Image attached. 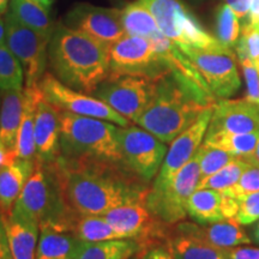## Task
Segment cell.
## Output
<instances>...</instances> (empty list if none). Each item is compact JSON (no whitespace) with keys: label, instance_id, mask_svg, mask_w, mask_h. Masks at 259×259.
Listing matches in <instances>:
<instances>
[{"label":"cell","instance_id":"cell-25","mask_svg":"<svg viewBox=\"0 0 259 259\" xmlns=\"http://www.w3.org/2000/svg\"><path fill=\"white\" fill-rule=\"evenodd\" d=\"M186 211L187 215L199 225H209L226 220L222 193L211 189L194 191L187 202Z\"/></svg>","mask_w":259,"mask_h":259},{"label":"cell","instance_id":"cell-32","mask_svg":"<svg viewBox=\"0 0 259 259\" xmlns=\"http://www.w3.org/2000/svg\"><path fill=\"white\" fill-rule=\"evenodd\" d=\"M215 34L222 46L235 48L241 35V24L238 15L231 6L220 5L215 12Z\"/></svg>","mask_w":259,"mask_h":259},{"label":"cell","instance_id":"cell-19","mask_svg":"<svg viewBox=\"0 0 259 259\" xmlns=\"http://www.w3.org/2000/svg\"><path fill=\"white\" fill-rule=\"evenodd\" d=\"M176 232L198 238L223 250L252 242L251 236L247 235V233L241 228L240 223L234 219L200 226L197 223L183 222L177 226Z\"/></svg>","mask_w":259,"mask_h":259},{"label":"cell","instance_id":"cell-38","mask_svg":"<svg viewBox=\"0 0 259 259\" xmlns=\"http://www.w3.org/2000/svg\"><path fill=\"white\" fill-rule=\"evenodd\" d=\"M235 220L241 226H250L259 220V191L238 197Z\"/></svg>","mask_w":259,"mask_h":259},{"label":"cell","instance_id":"cell-48","mask_svg":"<svg viewBox=\"0 0 259 259\" xmlns=\"http://www.w3.org/2000/svg\"><path fill=\"white\" fill-rule=\"evenodd\" d=\"M9 0H0V16L5 14L6 10H8Z\"/></svg>","mask_w":259,"mask_h":259},{"label":"cell","instance_id":"cell-8","mask_svg":"<svg viewBox=\"0 0 259 259\" xmlns=\"http://www.w3.org/2000/svg\"><path fill=\"white\" fill-rule=\"evenodd\" d=\"M119 147L124 166L144 183L157 177L168 149L156 136L137 126L119 127Z\"/></svg>","mask_w":259,"mask_h":259},{"label":"cell","instance_id":"cell-26","mask_svg":"<svg viewBox=\"0 0 259 259\" xmlns=\"http://www.w3.org/2000/svg\"><path fill=\"white\" fill-rule=\"evenodd\" d=\"M167 248L174 259H229L223 248L179 232L168 238Z\"/></svg>","mask_w":259,"mask_h":259},{"label":"cell","instance_id":"cell-22","mask_svg":"<svg viewBox=\"0 0 259 259\" xmlns=\"http://www.w3.org/2000/svg\"><path fill=\"white\" fill-rule=\"evenodd\" d=\"M23 114V89L2 92L0 103V144L15 155L19 125Z\"/></svg>","mask_w":259,"mask_h":259},{"label":"cell","instance_id":"cell-44","mask_svg":"<svg viewBox=\"0 0 259 259\" xmlns=\"http://www.w3.org/2000/svg\"><path fill=\"white\" fill-rule=\"evenodd\" d=\"M242 25H251L259 30V0H252L247 19Z\"/></svg>","mask_w":259,"mask_h":259},{"label":"cell","instance_id":"cell-51","mask_svg":"<svg viewBox=\"0 0 259 259\" xmlns=\"http://www.w3.org/2000/svg\"><path fill=\"white\" fill-rule=\"evenodd\" d=\"M130 259H141V258L137 257V254H136V255H134V257H131Z\"/></svg>","mask_w":259,"mask_h":259},{"label":"cell","instance_id":"cell-4","mask_svg":"<svg viewBox=\"0 0 259 259\" xmlns=\"http://www.w3.org/2000/svg\"><path fill=\"white\" fill-rule=\"evenodd\" d=\"M9 218L73 233L79 215L66 198L57 163L46 166L35 162L34 171Z\"/></svg>","mask_w":259,"mask_h":259},{"label":"cell","instance_id":"cell-5","mask_svg":"<svg viewBox=\"0 0 259 259\" xmlns=\"http://www.w3.org/2000/svg\"><path fill=\"white\" fill-rule=\"evenodd\" d=\"M119 127L102 119L60 111V157L69 161L122 163Z\"/></svg>","mask_w":259,"mask_h":259},{"label":"cell","instance_id":"cell-20","mask_svg":"<svg viewBox=\"0 0 259 259\" xmlns=\"http://www.w3.org/2000/svg\"><path fill=\"white\" fill-rule=\"evenodd\" d=\"M34 168L35 161L14 157L0 169V216L3 219L10 216Z\"/></svg>","mask_w":259,"mask_h":259},{"label":"cell","instance_id":"cell-47","mask_svg":"<svg viewBox=\"0 0 259 259\" xmlns=\"http://www.w3.org/2000/svg\"><path fill=\"white\" fill-rule=\"evenodd\" d=\"M5 34H6L5 22L3 21L2 17H0V45L5 42Z\"/></svg>","mask_w":259,"mask_h":259},{"label":"cell","instance_id":"cell-2","mask_svg":"<svg viewBox=\"0 0 259 259\" xmlns=\"http://www.w3.org/2000/svg\"><path fill=\"white\" fill-rule=\"evenodd\" d=\"M48 63L65 85L93 95L109 76V48L84 32L59 24L48 46Z\"/></svg>","mask_w":259,"mask_h":259},{"label":"cell","instance_id":"cell-17","mask_svg":"<svg viewBox=\"0 0 259 259\" xmlns=\"http://www.w3.org/2000/svg\"><path fill=\"white\" fill-rule=\"evenodd\" d=\"M206 132H259V106L247 100L221 99L215 102Z\"/></svg>","mask_w":259,"mask_h":259},{"label":"cell","instance_id":"cell-42","mask_svg":"<svg viewBox=\"0 0 259 259\" xmlns=\"http://www.w3.org/2000/svg\"><path fill=\"white\" fill-rule=\"evenodd\" d=\"M0 259H12L4 219L2 216H0Z\"/></svg>","mask_w":259,"mask_h":259},{"label":"cell","instance_id":"cell-41","mask_svg":"<svg viewBox=\"0 0 259 259\" xmlns=\"http://www.w3.org/2000/svg\"><path fill=\"white\" fill-rule=\"evenodd\" d=\"M223 2L234 10L239 19L242 21V24H244L247 19L248 12H250L252 0H223Z\"/></svg>","mask_w":259,"mask_h":259},{"label":"cell","instance_id":"cell-31","mask_svg":"<svg viewBox=\"0 0 259 259\" xmlns=\"http://www.w3.org/2000/svg\"><path fill=\"white\" fill-rule=\"evenodd\" d=\"M74 234L82 241L100 242L118 240L121 236L103 216H79L74 226Z\"/></svg>","mask_w":259,"mask_h":259},{"label":"cell","instance_id":"cell-46","mask_svg":"<svg viewBox=\"0 0 259 259\" xmlns=\"http://www.w3.org/2000/svg\"><path fill=\"white\" fill-rule=\"evenodd\" d=\"M251 239H252V241L255 242L257 245H259V220H258V222L255 223V226L253 227V228H252Z\"/></svg>","mask_w":259,"mask_h":259},{"label":"cell","instance_id":"cell-52","mask_svg":"<svg viewBox=\"0 0 259 259\" xmlns=\"http://www.w3.org/2000/svg\"><path fill=\"white\" fill-rule=\"evenodd\" d=\"M193 3H200V2H203V0H192Z\"/></svg>","mask_w":259,"mask_h":259},{"label":"cell","instance_id":"cell-37","mask_svg":"<svg viewBox=\"0 0 259 259\" xmlns=\"http://www.w3.org/2000/svg\"><path fill=\"white\" fill-rule=\"evenodd\" d=\"M247 161L246 168L242 171L240 179H239L236 185H234L231 189H227L222 191V193L228 194V196L238 197L244 196V194L258 192L259 191V163L252 160V158L247 157L245 158Z\"/></svg>","mask_w":259,"mask_h":259},{"label":"cell","instance_id":"cell-21","mask_svg":"<svg viewBox=\"0 0 259 259\" xmlns=\"http://www.w3.org/2000/svg\"><path fill=\"white\" fill-rule=\"evenodd\" d=\"M41 97L42 93L38 84L25 87L23 89V114L19 125L15 151L16 157L18 158L35 161V118Z\"/></svg>","mask_w":259,"mask_h":259},{"label":"cell","instance_id":"cell-12","mask_svg":"<svg viewBox=\"0 0 259 259\" xmlns=\"http://www.w3.org/2000/svg\"><path fill=\"white\" fill-rule=\"evenodd\" d=\"M38 87L44 99L51 105L57 107L59 111L102 119V120L114 122L115 125L121 127L131 125V121L116 113L101 100L94 95L92 96L65 85L54 74L45 73L38 82Z\"/></svg>","mask_w":259,"mask_h":259},{"label":"cell","instance_id":"cell-36","mask_svg":"<svg viewBox=\"0 0 259 259\" xmlns=\"http://www.w3.org/2000/svg\"><path fill=\"white\" fill-rule=\"evenodd\" d=\"M239 60L250 59L259 71V30L251 25H242L241 35L235 46Z\"/></svg>","mask_w":259,"mask_h":259},{"label":"cell","instance_id":"cell-50","mask_svg":"<svg viewBox=\"0 0 259 259\" xmlns=\"http://www.w3.org/2000/svg\"><path fill=\"white\" fill-rule=\"evenodd\" d=\"M37 2H38V3H41L42 5L46 6V8L50 9V8H51V5H52V3H53V0H37Z\"/></svg>","mask_w":259,"mask_h":259},{"label":"cell","instance_id":"cell-35","mask_svg":"<svg viewBox=\"0 0 259 259\" xmlns=\"http://www.w3.org/2000/svg\"><path fill=\"white\" fill-rule=\"evenodd\" d=\"M197 154H198L199 158L200 177H202V179L212 176L221 168L231 163L235 158H238V156L228 153V151L210 147V145L204 143L197 150Z\"/></svg>","mask_w":259,"mask_h":259},{"label":"cell","instance_id":"cell-10","mask_svg":"<svg viewBox=\"0 0 259 259\" xmlns=\"http://www.w3.org/2000/svg\"><path fill=\"white\" fill-rule=\"evenodd\" d=\"M5 28V42L22 64L25 87L37 85L46 73L52 36L19 23L10 12L6 16Z\"/></svg>","mask_w":259,"mask_h":259},{"label":"cell","instance_id":"cell-43","mask_svg":"<svg viewBox=\"0 0 259 259\" xmlns=\"http://www.w3.org/2000/svg\"><path fill=\"white\" fill-rule=\"evenodd\" d=\"M141 259H174L173 255L167 247H162V246H156V247L149 248L148 251L144 252Z\"/></svg>","mask_w":259,"mask_h":259},{"label":"cell","instance_id":"cell-7","mask_svg":"<svg viewBox=\"0 0 259 259\" xmlns=\"http://www.w3.org/2000/svg\"><path fill=\"white\" fill-rule=\"evenodd\" d=\"M200 179L199 158L196 153L167 185L158 189L151 187L148 191L145 205L155 218L167 225L183 221L187 216V202L197 190Z\"/></svg>","mask_w":259,"mask_h":259},{"label":"cell","instance_id":"cell-23","mask_svg":"<svg viewBox=\"0 0 259 259\" xmlns=\"http://www.w3.org/2000/svg\"><path fill=\"white\" fill-rule=\"evenodd\" d=\"M83 242L72 232H61L41 226L35 259H71Z\"/></svg>","mask_w":259,"mask_h":259},{"label":"cell","instance_id":"cell-9","mask_svg":"<svg viewBox=\"0 0 259 259\" xmlns=\"http://www.w3.org/2000/svg\"><path fill=\"white\" fill-rule=\"evenodd\" d=\"M155 80L147 76H108L93 95L131 122L143 114L155 89Z\"/></svg>","mask_w":259,"mask_h":259},{"label":"cell","instance_id":"cell-33","mask_svg":"<svg viewBox=\"0 0 259 259\" xmlns=\"http://www.w3.org/2000/svg\"><path fill=\"white\" fill-rule=\"evenodd\" d=\"M23 82L24 71L22 64L4 42L0 45V92L22 90Z\"/></svg>","mask_w":259,"mask_h":259},{"label":"cell","instance_id":"cell-11","mask_svg":"<svg viewBox=\"0 0 259 259\" xmlns=\"http://www.w3.org/2000/svg\"><path fill=\"white\" fill-rule=\"evenodd\" d=\"M180 50L197 67L216 99H228L240 89L236 57L231 48L180 47Z\"/></svg>","mask_w":259,"mask_h":259},{"label":"cell","instance_id":"cell-3","mask_svg":"<svg viewBox=\"0 0 259 259\" xmlns=\"http://www.w3.org/2000/svg\"><path fill=\"white\" fill-rule=\"evenodd\" d=\"M215 102L168 70L155 80L153 97L136 124L170 143Z\"/></svg>","mask_w":259,"mask_h":259},{"label":"cell","instance_id":"cell-40","mask_svg":"<svg viewBox=\"0 0 259 259\" xmlns=\"http://www.w3.org/2000/svg\"><path fill=\"white\" fill-rule=\"evenodd\" d=\"M229 259H259V248L257 247H232L226 248Z\"/></svg>","mask_w":259,"mask_h":259},{"label":"cell","instance_id":"cell-34","mask_svg":"<svg viewBox=\"0 0 259 259\" xmlns=\"http://www.w3.org/2000/svg\"><path fill=\"white\" fill-rule=\"evenodd\" d=\"M246 164H247V161L245 158H235L234 161L221 168L212 176L200 179L197 190L211 189L222 192L227 189H231V187L236 185V183L240 179L242 171L246 168Z\"/></svg>","mask_w":259,"mask_h":259},{"label":"cell","instance_id":"cell-45","mask_svg":"<svg viewBox=\"0 0 259 259\" xmlns=\"http://www.w3.org/2000/svg\"><path fill=\"white\" fill-rule=\"evenodd\" d=\"M14 157H16L15 155L10 154L5 148L0 144V169L4 166H6L10 162V160H12Z\"/></svg>","mask_w":259,"mask_h":259},{"label":"cell","instance_id":"cell-28","mask_svg":"<svg viewBox=\"0 0 259 259\" xmlns=\"http://www.w3.org/2000/svg\"><path fill=\"white\" fill-rule=\"evenodd\" d=\"M10 14L19 23L52 36L56 24L50 15V9L38 3L37 0H11Z\"/></svg>","mask_w":259,"mask_h":259},{"label":"cell","instance_id":"cell-1","mask_svg":"<svg viewBox=\"0 0 259 259\" xmlns=\"http://www.w3.org/2000/svg\"><path fill=\"white\" fill-rule=\"evenodd\" d=\"M103 163L63 157L57 162L66 198L79 216H103L124 204L145 200L147 187L116 176L109 169L113 163L101 167Z\"/></svg>","mask_w":259,"mask_h":259},{"label":"cell","instance_id":"cell-14","mask_svg":"<svg viewBox=\"0 0 259 259\" xmlns=\"http://www.w3.org/2000/svg\"><path fill=\"white\" fill-rule=\"evenodd\" d=\"M65 25L84 32L107 48H111L126 35L119 9L79 4L66 15Z\"/></svg>","mask_w":259,"mask_h":259},{"label":"cell","instance_id":"cell-13","mask_svg":"<svg viewBox=\"0 0 259 259\" xmlns=\"http://www.w3.org/2000/svg\"><path fill=\"white\" fill-rule=\"evenodd\" d=\"M169 70L148 37L125 35L109 48V76H147L157 78Z\"/></svg>","mask_w":259,"mask_h":259},{"label":"cell","instance_id":"cell-39","mask_svg":"<svg viewBox=\"0 0 259 259\" xmlns=\"http://www.w3.org/2000/svg\"><path fill=\"white\" fill-rule=\"evenodd\" d=\"M246 82V100L259 106V71L250 59L239 60Z\"/></svg>","mask_w":259,"mask_h":259},{"label":"cell","instance_id":"cell-15","mask_svg":"<svg viewBox=\"0 0 259 259\" xmlns=\"http://www.w3.org/2000/svg\"><path fill=\"white\" fill-rule=\"evenodd\" d=\"M103 218L121 239H132L142 246L163 239L167 234V223L149 211L145 200L124 204L105 213Z\"/></svg>","mask_w":259,"mask_h":259},{"label":"cell","instance_id":"cell-24","mask_svg":"<svg viewBox=\"0 0 259 259\" xmlns=\"http://www.w3.org/2000/svg\"><path fill=\"white\" fill-rule=\"evenodd\" d=\"M12 259H35L40 227L34 223L8 218L4 219Z\"/></svg>","mask_w":259,"mask_h":259},{"label":"cell","instance_id":"cell-6","mask_svg":"<svg viewBox=\"0 0 259 259\" xmlns=\"http://www.w3.org/2000/svg\"><path fill=\"white\" fill-rule=\"evenodd\" d=\"M156 19L164 36L179 47L210 50L222 46L211 36L181 0H139Z\"/></svg>","mask_w":259,"mask_h":259},{"label":"cell","instance_id":"cell-27","mask_svg":"<svg viewBox=\"0 0 259 259\" xmlns=\"http://www.w3.org/2000/svg\"><path fill=\"white\" fill-rule=\"evenodd\" d=\"M143 250V246L132 239H118L100 242H83L71 259H130Z\"/></svg>","mask_w":259,"mask_h":259},{"label":"cell","instance_id":"cell-30","mask_svg":"<svg viewBox=\"0 0 259 259\" xmlns=\"http://www.w3.org/2000/svg\"><path fill=\"white\" fill-rule=\"evenodd\" d=\"M121 22L126 35H136L150 38L158 30L156 19L139 0L121 10Z\"/></svg>","mask_w":259,"mask_h":259},{"label":"cell","instance_id":"cell-18","mask_svg":"<svg viewBox=\"0 0 259 259\" xmlns=\"http://www.w3.org/2000/svg\"><path fill=\"white\" fill-rule=\"evenodd\" d=\"M60 111L41 97L35 118V162L56 164L61 156Z\"/></svg>","mask_w":259,"mask_h":259},{"label":"cell","instance_id":"cell-49","mask_svg":"<svg viewBox=\"0 0 259 259\" xmlns=\"http://www.w3.org/2000/svg\"><path fill=\"white\" fill-rule=\"evenodd\" d=\"M250 158H252V160L257 162V163H259V142H258L257 147H255V150H254V153L251 155Z\"/></svg>","mask_w":259,"mask_h":259},{"label":"cell","instance_id":"cell-16","mask_svg":"<svg viewBox=\"0 0 259 259\" xmlns=\"http://www.w3.org/2000/svg\"><path fill=\"white\" fill-rule=\"evenodd\" d=\"M212 109L213 106L206 108L190 127L170 142V147L154 181V189L167 185L178 170L181 169L194 156L205 137L206 130L211 120Z\"/></svg>","mask_w":259,"mask_h":259},{"label":"cell","instance_id":"cell-29","mask_svg":"<svg viewBox=\"0 0 259 259\" xmlns=\"http://www.w3.org/2000/svg\"><path fill=\"white\" fill-rule=\"evenodd\" d=\"M258 142L259 132H251V134L206 132L203 143L222 149L240 158H247L254 153Z\"/></svg>","mask_w":259,"mask_h":259}]
</instances>
